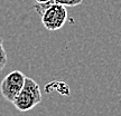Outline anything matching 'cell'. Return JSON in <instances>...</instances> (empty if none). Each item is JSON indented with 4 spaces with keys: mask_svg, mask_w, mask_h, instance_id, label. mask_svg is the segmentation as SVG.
Wrapping results in <instances>:
<instances>
[{
    "mask_svg": "<svg viewBox=\"0 0 121 116\" xmlns=\"http://www.w3.org/2000/svg\"><path fill=\"white\" fill-rule=\"evenodd\" d=\"M36 1V4H47V2H49L51 0H35Z\"/></svg>",
    "mask_w": 121,
    "mask_h": 116,
    "instance_id": "52a82bcc",
    "label": "cell"
},
{
    "mask_svg": "<svg viewBox=\"0 0 121 116\" xmlns=\"http://www.w3.org/2000/svg\"><path fill=\"white\" fill-rule=\"evenodd\" d=\"M7 52L4 48V40L2 38H0V72H2V69L6 67L7 65Z\"/></svg>",
    "mask_w": 121,
    "mask_h": 116,
    "instance_id": "5b68a950",
    "label": "cell"
},
{
    "mask_svg": "<svg viewBox=\"0 0 121 116\" xmlns=\"http://www.w3.org/2000/svg\"><path fill=\"white\" fill-rule=\"evenodd\" d=\"M57 92L60 93V95L63 96H69L71 93H69V86L64 82H52L49 84H46L45 85V92L46 93H52V92Z\"/></svg>",
    "mask_w": 121,
    "mask_h": 116,
    "instance_id": "277c9868",
    "label": "cell"
},
{
    "mask_svg": "<svg viewBox=\"0 0 121 116\" xmlns=\"http://www.w3.org/2000/svg\"><path fill=\"white\" fill-rule=\"evenodd\" d=\"M26 76L20 72V70H13L6 76L2 79V82L0 84V92L1 95L4 99H7L8 102H11L16 98L22 86H24V82H25Z\"/></svg>",
    "mask_w": 121,
    "mask_h": 116,
    "instance_id": "3957f363",
    "label": "cell"
},
{
    "mask_svg": "<svg viewBox=\"0 0 121 116\" xmlns=\"http://www.w3.org/2000/svg\"><path fill=\"white\" fill-rule=\"evenodd\" d=\"M42 102L40 87L33 78L26 77L20 93L13 100V106L20 112H28Z\"/></svg>",
    "mask_w": 121,
    "mask_h": 116,
    "instance_id": "7a4b0ae2",
    "label": "cell"
},
{
    "mask_svg": "<svg viewBox=\"0 0 121 116\" xmlns=\"http://www.w3.org/2000/svg\"><path fill=\"white\" fill-rule=\"evenodd\" d=\"M83 0H53L54 4H62L64 7H76L82 4Z\"/></svg>",
    "mask_w": 121,
    "mask_h": 116,
    "instance_id": "8992f818",
    "label": "cell"
},
{
    "mask_svg": "<svg viewBox=\"0 0 121 116\" xmlns=\"http://www.w3.org/2000/svg\"><path fill=\"white\" fill-rule=\"evenodd\" d=\"M34 9L40 16L44 27L49 31H56L65 25L67 20L66 7L54 4L53 0L44 4H35Z\"/></svg>",
    "mask_w": 121,
    "mask_h": 116,
    "instance_id": "6da1fadb",
    "label": "cell"
}]
</instances>
